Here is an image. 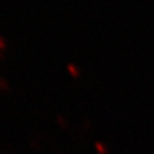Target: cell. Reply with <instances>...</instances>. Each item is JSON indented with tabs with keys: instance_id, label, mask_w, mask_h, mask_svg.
Here are the masks:
<instances>
[{
	"instance_id": "obj_3",
	"label": "cell",
	"mask_w": 154,
	"mask_h": 154,
	"mask_svg": "<svg viewBox=\"0 0 154 154\" xmlns=\"http://www.w3.org/2000/svg\"><path fill=\"white\" fill-rule=\"evenodd\" d=\"M5 46H6L5 42L2 39V38H0V50H2V49H5Z\"/></svg>"
},
{
	"instance_id": "obj_2",
	"label": "cell",
	"mask_w": 154,
	"mask_h": 154,
	"mask_svg": "<svg viewBox=\"0 0 154 154\" xmlns=\"http://www.w3.org/2000/svg\"><path fill=\"white\" fill-rule=\"evenodd\" d=\"M95 147L97 148V150H101V152H103V153L107 150L106 144H103V143H101V142H96V143H95Z\"/></svg>"
},
{
	"instance_id": "obj_1",
	"label": "cell",
	"mask_w": 154,
	"mask_h": 154,
	"mask_svg": "<svg viewBox=\"0 0 154 154\" xmlns=\"http://www.w3.org/2000/svg\"><path fill=\"white\" fill-rule=\"evenodd\" d=\"M67 70H68V73L73 76V78H78L79 74H80L79 68L76 67V66H74V64H70V63L67 66Z\"/></svg>"
}]
</instances>
